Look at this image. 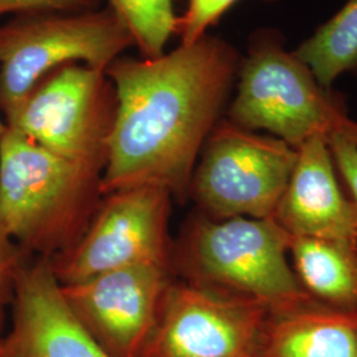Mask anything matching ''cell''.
Instances as JSON below:
<instances>
[{"instance_id": "obj_1", "label": "cell", "mask_w": 357, "mask_h": 357, "mask_svg": "<svg viewBox=\"0 0 357 357\" xmlns=\"http://www.w3.org/2000/svg\"><path fill=\"white\" fill-rule=\"evenodd\" d=\"M241 56L206 35L155 59L118 57L106 69L116 107L102 195L159 185L183 199L205 142L228 103Z\"/></svg>"}, {"instance_id": "obj_2", "label": "cell", "mask_w": 357, "mask_h": 357, "mask_svg": "<svg viewBox=\"0 0 357 357\" xmlns=\"http://www.w3.org/2000/svg\"><path fill=\"white\" fill-rule=\"evenodd\" d=\"M102 171L51 153L6 125L0 135V231L26 255L72 249L101 204Z\"/></svg>"}, {"instance_id": "obj_3", "label": "cell", "mask_w": 357, "mask_h": 357, "mask_svg": "<svg viewBox=\"0 0 357 357\" xmlns=\"http://www.w3.org/2000/svg\"><path fill=\"white\" fill-rule=\"evenodd\" d=\"M291 237L271 218L193 220L172 250V268L187 283L258 301L270 312L319 303L290 268Z\"/></svg>"}, {"instance_id": "obj_4", "label": "cell", "mask_w": 357, "mask_h": 357, "mask_svg": "<svg viewBox=\"0 0 357 357\" xmlns=\"http://www.w3.org/2000/svg\"><path fill=\"white\" fill-rule=\"evenodd\" d=\"M228 121L265 130L294 149L315 135L328 137L348 118L343 103L318 79L274 29L257 32L237 73Z\"/></svg>"}, {"instance_id": "obj_5", "label": "cell", "mask_w": 357, "mask_h": 357, "mask_svg": "<svg viewBox=\"0 0 357 357\" xmlns=\"http://www.w3.org/2000/svg\"><path fill=\"white\" fill-rule=\"evenodd\" d=\"M134 44L109 7L86 13H24L0 26V112L4 122L41 79L64 65L106 69Z\"/></svg>"}, {"instance_id": "obj_6", "label": "cell", "mask_w": 357, "mask_h": 357, "mask_svg": "<svg viewBox=\"0 0 357 357\" xmlns=\"http://www.w3.org/2000/svg\"><path fill=\"white\" fill-rule=\"evenodd\" d=\"M200 156L190 193L205 216L268 218L293 174L298 150L221 119Z\"/></svg>"}, {"instance_id": "obj_7", "label": "cell", "mask_w": 357, "mask_h": 357, "mask_svg": "<svg viewBox=\"0 0 357 357\" xmlns=\"http://www.w3.org/2000/svg\"><path fill=\"white\" fill-rule=\"evenodd\" d=\"M115 107L106 72L64 65L40 81L6 125L51 153L103 172Z\"/></svg>"}, {"instance_id": "obj_8", "label": "cell", "mask_w": 357, "mask_h": 357, "mask_svg": "<svg viewBox=\"0 0 357 357\" xmlns=\"http://www.w3.org/2000/svg\"><path fill=\"white\" fill-rule=\"evenodd\" d=\"M172 193L159 185H135L105 195L78 243L51 261L60 284L141 264L172 266L168 234Z\"/></svg>"}, {"instance_id": "obj_9", "label": "cell", "mask_w": 357, "mask_h": 357, "mask_svg": "<svg viewBox=\"0 0 357 357\" xmlns=\"http://www.w3.org/2000/svg\"><path fill=\"white\" fill-rule=\"evenodd\" d=\"M266 305L174 282L138 357H257Z\"/></svg>"}, {"instance_id": "obj_10", "label": "cell", "mask_w": 357, "mask_h": 357, "mask_svg": "<svg viewBox=\"0 0 357 357\" xmlns=\"http://www.w3.org/2000/svg\"><path fill=\"white\" fill-rule=\"evenodd\" d=\"M174 275L171 265L141 264L61 284V290L77 319L110 356L138 357Z\"/></svg>"}, {"instance_id": "obj_11", "label": "cell", "mask_w": 357, "mask_h": 357, "mask_svg": "<svg viewBox=\"0 0 357 357\" xmlns=\"http://www.w3.org/2000/svg\"><path fill=\"white\" fill-rule=\"evenodd\" d=\"M13 324L0 357H112L68 306L51 261L26 257L13 282Z\"/></svg>"}, {"instance_id": "obj_12", "label": "cell", "mask_w": 357, "mask_h": 357, "mask_svg": "<svg viewBox=\"0 0 357 357\" xmlns=\"http://www.w3.org/2000/svg\"><path fill=\"white\" fill-rule=\"evenodd\" d=\"M298 150L293 174L271 218L290 237L357 241V213L336 178L327 137Z\"/></svg>"}, {"instance_id": "obj_13", "label": "cell", "mask_w": 357, "mask_h": 357, "mask_svg": "<svg viewBox=\"0 0 357 357\" xmlns=\"http://www.w3.org/2000/svg\"><path fill=\"white\" fill-rule=\"evenodd\" d=\"M257 357H357V310L315 303L270 312Z\"/></svg>"}, {"instance_id": "obj_14", "label": "cell", "mask_w": 357, "mask_h": 357, "mask_svg": "<svg viewBox=\"0 0 357 357\" xmlns=\"http://www.w3.org/2000/svg\"><path fill=\"white\" fill-rule=\"evenodd\" d=\"M295 274L324 306L357 310V241L291 237Z\"/></svg>"}, {"instance_id": "obj_15", "label": "cell", "mask_w": 357, "mask_h": 357, "mask_svg": "<svg viewBox=\"0 0 357 357\" xmlns=\"http://www.w3.org/2000/svg\"><path fill=\"white\" fill-rule=\"evenodd\" d=\"M294 52L326 89L339 77L356 70L357 0H348Z\"/></svg>"}, {"instance_id": "obj_16", "label": "cell", "mask_w": 357, "mask_h": 357, "mask_svg": "<svg viewBox=\"0 0 357 357\" xmlns=\"http://www.w3.org/2000/svg\"><path fill=\"white\" fill-rule=\"evenodd\" d=\"M107 7L122 20L139 48L142 57L155 59L166 52L176 32L178 16L174 0H106Z\"/></svg>"}, {"instance_id": "obj_17", "label": "cell", "mask_w": 357, "mask_h": 357, "mask_svg": "<svg viewBox=\"0 0 357 357\" xmlns=\"http://www.w3.org/2000/svg\"><path fill=\"white\" fill-rule=\"evenodd\" d=\"M238 0H187V8L178 16L176 35L181 45H191L206 36L208 28L215 26L222 15Z\"/></svg>"}, {"instance_id": "obj_18", "label": "cell", "mask_w": 357, "mask_h": 357, "mask_svg": "<svg viewBox=\"0 0 357 357\" xmlns=\"http://www.w3.org/2000/svg\"><path fill=\"white\" fill-rule=\"evenodd\" d=\"M335 167L339 169L349 191V200L357 213V146L337 130L327 137Z\"/></svg>"}, {"instance_id": "obj_19", "label": "cell", "mask_w": 357, "mask_h": 357, "mask_svg": "<svg viewBox=\"0 0 357 357\" xmlns=\"http://www.w3.org/2000/svg\"><path fill=\"white\" fill-rule=\"evenodd\" d=\"M100 0H0V16L20 13H86L98 10Z\"/></svg>"}, {"instance_id": "obj_20", "label": "cell", "mask_w": 357, "mask_h": 357, "mask_svg": "<svg viewBox=\"0 0 357 357\" xmlns=\"http://www.w3.org/2000/svg\"><path fill=\"white\" fill-rule=\"evenodd\" d=\"M26 255L0 231V303H11L16 273Z\"/></svg>"}, {"instance_id": "obj_21", "label": "cell", "mask_w": 357, "mask_h": 357, "mask_svg": "<svg viewBox=\"0 0 357 357\" xmlns=\"http://www.w3.org/2000/svg\"><path fill=\"white\" fill-rule=\"evenodd\" d=\"M340 131L344 134L345 137H348L351 141L354 142L357 146V122L356 121H352L351 118H347Z\"/></svg>"}, {"instance_id": "obj_22", "label": "cell", "mask_w": 357, "mask_h": 357, "mask_svg": "<svg viewBox=\"0 0 357 357\" xmlns=\"http://www.w3.org/2000/svg\"><path fill=\"white\" fill-rule=\"evenodd\" d=\"M4 307L6 305L0 303V342L3 339V328H4Z\"/></svg>"}, {"instance_id": "obj_23", "label": "cell", "mask_w": 357, "mask_h": 357, "mask_svg": "<svg viewBox=\"0 0 357 357\" xmlns=\"http://www.w3.org/2000/svg\"><path fill=\"white\" fill-rule=\"evenodd\" d=\"M4 128H6V122L0 118V135H1V132L4 131Z\"/></svg>"}]
</instances>
